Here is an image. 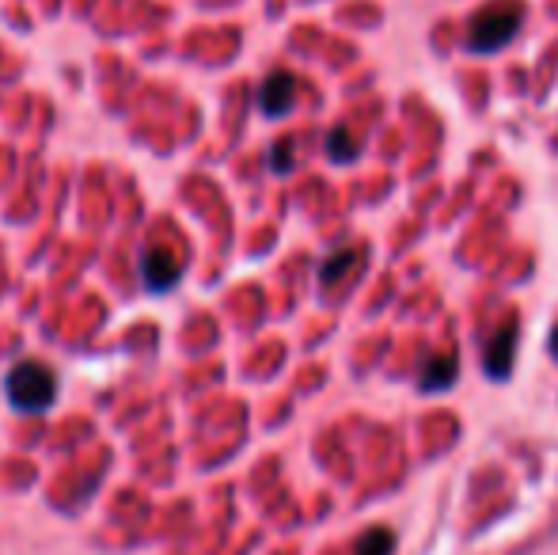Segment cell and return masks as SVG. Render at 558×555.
I'll return each mask as SVG.
<instances>
[{
  "label": "cell",
  "instance_id": "obj_1",
  "mask_svg": "<svg viewBox=\"0 0 558 555\" xmlns=\"http://www.w3.org/2000/svg\"><path fill=\"white\" fill-rule=\"evenodd\" d=\"M4 393L8 403L23 415H35V411H46L53 400H58V377L46 362L38 358H27V362H15L4 377Z\"/></svg>",
  "mask_w": 558,
  "mask_h": 555
},
{
  "label": "cell",
  "instance_id": "obj_2",
  "mask_svg": "<svg viewBox=\"0 0 558 555\" xmlns=\"http://www.w3.org/2000/svg\"><path fill=\"white\" fill-rule=\"evenodd\" d=\"M524 23V4L521 0H494L483 12L471 20L468 31V50L475 53H494L506 43H513V35Z\"/></svg>",
  "mask_w": 558,
  "mask_h": 555
},
{
  "label": "cell",
  "instance_id": "obj_3",
  "mask_svg": "<svg viewBox=\"0 0 558 555\" xmlns=\"http://www.w3.org/2000/svg\"><path fill=\"white\" fill-rule=\"evenodd\" d=\"M517 347H521V319L506 316L498 324V331L490 335L483 350V373L490 381H509L513 377V365H517Z\"/></svg>",
  "mask_w": 558,
  "mask_h": 555
},
{
  "label": "cell",
  "instance_id": "obj_4",
  "mask_svg": "<svg viewBox=\"0 0 558 555\" xmlns=\"http://www.w3.org/2000/svg\"><path fill=\"white\" fill-rule=\"evenodd\" d=\"M456 377H460V350H437V354H429L426 362H422L418 370V393L426 396H437V393H448V388L456 385Z\"/></svg>",
  "mask_w": 558,
  "mask_h": 555
},
{
  "label": "cell",
  "instance_id": "obj_5",
  "mask_svg": "<svg viewBox=\"0 0 558 555\" xmlns=\"http://www.w3.org/2000/svg\"><path fill=\"white\" fill-rule=\"evenodd\" d=\"M293 99H296V76L293 73H270L258 88V107H263L266 119H281V114L293 111Z\"/></svg>",
  "mask_w": 558,
  "mask_h": 555
},
{
  "label": "cell",
  "instance_id": "obj_6",
  "mask_svg": "<svg viewBox=\"0 0 558 555\" xmlns=\"http://www.w3.org/2000/svg\"><path fill=\"white\" fill-rule=\"evenodd\" d=\"M183 278V263H175V260H168V255H156V252H145L141 255V281H145L148 289H171L175 281Z\"/></svg>",
  "mask_w": 558,
  "mask_h": 555
},
{
  "label": "cell",
  "instance_id": "obj_7",
  "mask_svg": "<svg viewBox=\"0 0 558 555\" xmlns=\"http://www.w3.org/2000/svg\"><path fill=\"white\" fill-rule=\"evenodd\" d=\"M396 548H399V536L391 526H368L353 541V555H396Z\"/></svg>",
  "mask_w": 558,
  "mask_h": 555
},
{
  "label": "cell",
  "instance_id": "obj_8",
  "mask_svg": "<svg viewBox=\"0 0 558 555\" xmlns=\"http://www.w3.org/2000/svg\"><path fill=\"white\" fill-rule=\"evenodd\" d=\"M353 263H361V252H353V248H342V252L327 255V263L319 267V286H324V289L338 286L345 270H353Z\"/></svg>",
  "mask_w": 558,
  "mask_h": 555
},
{
  "label": "cell",
  "instance_id": "obj_9",
  "mask_svg": "<svg viewBox=\"0 0 558 555\" xmlns=\"http://www.w3.org/2000/svg\"><path fill=\"white\" fill-rule=\"evenodd\" d=\"M327 156H331L335 164H350L353 156H357V141L345 126L331 130V137H327Z\"/></svg>",
  "mask_w": 558,
  "mask_h": 555
},
{
  "label": "cell",
  "instance_id": "obj_10",
  "mask_svg": "<svg viewBox=\"0 0 558 555\" xmlns=\"http://www.w3.org/2000/svg\"><path fill=\"white\" fill-rule=\"evenodd\" d=\"M270 168L278 171V176H286L289 168H293V141H278V145L270 148Z\"/></svg>",
  "mask_w": 558,
  "mask_h": 555
},
{
  "label": "cell",
  "instance_id": "obj_11",
  "mask_svg": "<svg viewBox=\"0 0 558 555\" xmlns=\"http://www.w3.org/2000/svg\"><path fill=\"white\" fill-rule=\"evenodd\" d=\"M547 347H551V358H555V362H558V324H555L551 339H547Z\"/></svg>",
  "mask_w": 558,
  "mask_h": 555
}]
</instances>
